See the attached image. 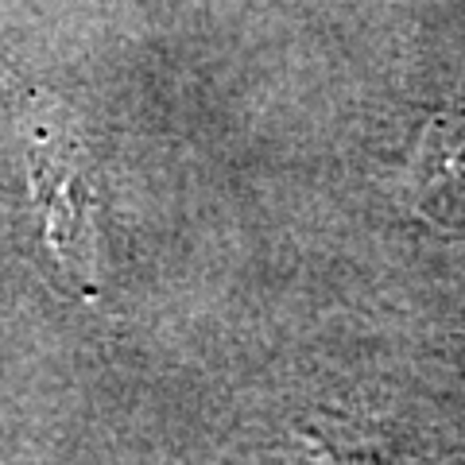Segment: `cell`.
Segmentation results:
<instances>
[{"label":"cell","mask_w":465,"mask_h":465,"mask_svg":"<svg viewBox=\"0 0 465 465\" xmlns=\"http://www.w3.org/2000/svg\"><path fill=\"white\" fill-rule=\"evenodd\" d=\"M423 179L434 194V210H450V202H458V210L465 213V109L442 121L439 133L427 140Z\"/></svg>","instance_id":"7a4b0ae2"},{"label":"cell","mask_w":465,"mask_h":465,"mask_svg":"<svg viewBox=\"0 0 465 465\" xmlns=\"http://www.w3.org/2000/svg\"><path fill=\"white\" fill-rule=\"evenodd\" d=\"M32 186L58 260L82 287H94V179L85 155L63 133H43L32 152Z\"/></svg>","instance_id":"6da1fadb"}]
</instances>
